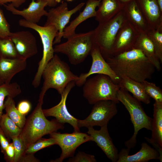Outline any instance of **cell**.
Returning <instances> with one entry per match:
<instances>
[{
	"label": "cell",
	"instance_id": "obj_37",
	"mask_svg": "<svg viewBox=\"0 0 162 162\" xmlns=\"http://www.w3.org/2000/svg\"><path fill=\"white\" fill-rule=\"evenodd\" d=\"M31 105L30 102L27 100H23L18 104L17 109L22 115L26 116L30 111Z\"/></svg>",
	"mask_w": 162,
	"mask_h": 162
},
{
	"label": "cell",
	"instance_id": "obj_30",
	"mask_svg": "<svg viewBox=\"0 0 162 162\" xmlns=\"http://www.w3.org/2000/svg\"><path fill=\"white\" fill-rule=\"evenodd\" d=\"M20 57L14 44L9 36L0 38V58H14Z\"/></svg>",
	"mask_w": 162,
	"mask_h": 162
},
{
	"label": "cell",
	"instance_id": "obj_4",
	"mask_svg": "<svg viewBox=\"0 0 162 162\" xmlns=\"http://www.w3.org/2000/svg\"><path fill=\"white\" fill-rule=\"evenodd\" d=\"M117 99L124 106L130 114L134 128V133L131 137L125 142L127 148H134L136 144V137L139 130L145 128L151 130L152 118L145 112L140 103L128 92L120 88L117 94Z\"/></svg>",
	"mask_w": 162,
	"mask_h": 162
},
{
	"label": "cell",
	"instance_id": "obj_17",
	"mask_svg": "<svg viewBox=\"0 0 162 162\" xmlns=\"http://www.w3.org/2000/svg\"><path fill=\"white\" fill-rule=\"evenodd\" d=\"M3 5L12 14L21 16L26 21L34 23L37 24L42 16H46L47 14V11L45 9L47 3L43 1L32 0L28 7L22 10L17 9L11 3Z\"/></svg>",
	"mask_w": 162,
	"mask_h": 162
},
{
	"label": "cell",
	"instance_id": "obj_33",
	"mask_svg": "<svg viewBox=\"0 0 162 162\" xmlns=\"http://www.w3.org/2000/svg\"><path fill=\"white\" fill-rule=\"evenodd\" d=\"M55 144H56V141L52 138L49 139L41 138L26 148V154H34L39 150Z\"/></svg>",
	"mask_w": 162,
	"mask_h": 162
},
{
	"label": "cell",
	"instance_id": "obj_38",
	"mask_svg": "<svg viewBox=\"0 0 162 162\" xmlns=\"http://www.w3.org/2000/svg\"><path fill=\"white\" fill-rule=\"evenodd\" d=\"M4 158L7 162H14L15 152L13 143H10L4 153Z\"/></svg>",
	"mask_w": 162,
	"mask_h": 162
},
{
	"label": "cell",
	"instance_id": "obj_43",
	"mask_svg": "<svg viewBox=\"0 0 162 162\" xmlns=\"http://www.w3.org/2000/svg\"><path fill=\"white\" fill-rule=\"evenodd\" d=\"M133 0H119V1L124 5Z\"/></svg>",
	"mask_w": 162,
	"mask_h": 162
},
{
	"label": "cell",
	"instance_id": "obj_29",
	"mask_svg": "<svg viewBox=\"0 0 162 162\" xmlns=\"http://www.w3.org/2000/svg\"><path fill=\"white\" fill-rule=\"evenodd\" d=\"M0 128L9 140L13 137L19 136L22 131V128H19L6 113H3L1 117Z\"/></svg>",
	"mask_w": 162,
	"mask_h": 162
},
{
	"label": "cell",
	"instance_id": "obj_31",
	"mask_svg": "<svg viewBox=\"0 0 162 162\" xmlns=\"http://www.w3.org/2000/svg\"><path fill=\"white\" fill-rule=\"evenodd\" d=\"M147 34L153 44L156 55L162 64V31L151 29Z\"/></svg>",
	"mask_w": 162,
	"mask_h": 162
},
{
	"label": "cell",
	"instance_id": "obj_46",
	"mask_svg": "<svg viewBox=\"0 0 162 162\" xmlns=\"http://www.w3.org/2000/svg\"><path fill=\"white\" fill-rule=\"evenodd\" d=\"M57 3H59L61 2L62 0H55Z\"/></svg>",
	"mask_w": 162,
	"mask_h": 162
},
{
	"label": "cell",
	"instance_id": "obj_47",
	"mask_svg": "<svg viewBox=\"0 0 162 162\" xmlns=\"http://www.w3.org/2000/svg\"><path fill=\"white\" fill-rule=\"evenodd\" d=\"M68 2H72L74 0H65Z\"/></svg>",
	"mask_w": 162,
	"mask_h": 162
},
{
	"label": "cell",
	"instance_id": "obj_5",
	"mask_svg": "<svg viewBox=\"0 0 162 162\" xmlns=\"http://www.w3.org/2000/svg\"><path fill=\"white\" fill-rule=\"evenodd\" d=\"M94 30L75 33L67 38L66 42L55 45L53 47L54 52L66 55L72 64H80L90 54L94 45Z\"/></svg>",
	"mask_w": 162,
	"mask_h": 162
},
{
	"label": "cell",
	"instance_id": "obj_40",
	"mask_svg": "<svg viewBox=\"0 0 162 162\" xmlns=\"http://www.w3.org/2000/svg\"><path fill=\"white\" fill-rule=\"evenodd\" d=\"M26 0H0V5H3L8 2L10 3L16 8H17L24 3Z\"/></svg>",
	"mask_w": 162,
	"mask_h": 162
},
{
	"label": "cell",
	"instance_id": "obj_10",
	"mask_svg": "<svg viewBox=\"0 0 162 162\" xmlns=\"http://www.w3.org/2000/svg\"><path fill=\"white\" fill-rule=\"evenodd\" d=\"M50 134L53 138L56 144L62 150L60 157L50 162H62L66 159L73 157L76 148L82 143L91 141V137L88 134L80 132L74 131L71 133H63L53 132Z\"/></svg>",
	"mask_w": 162,
	"mask_h": 162
},
{
	"label": "cell",
	"instance_id": "obj_1",
	"mask_svg": "<svg viewBox=\"0 0 162 162\" xmlns=\"http://www.w3.org/2000/svg\"><path fill=\"white\" fill-rule=\"evenodd\" d=\"M120 77L124 76L142 82L151 79L155 68L140 49L130 50L112 56L105 59Z\"/></svg>",
	"mask_w": 162,
	"mask_h": 162
},
{
	"label": "cell",
	"instance_id": "obj_14",
	"mask_svg": "<svg viewBox=\"0 0 162 162\" xmlns=\"http://www.w3.org/2000/svg\"><path fill=\"white\" fill-rule=\"evenodd\" d=\"M140 34L126 20L117 34L110 56L134 48Z\"/></svg>",
	"mask_w": 162,
	"mask_h": 162
},
{
	"label": "cell",
	"instance_id": "obj_39",
	"mask_svg": "<svg viewBox=\"0 0 162 162\" xmlns=\"http://www.w3.org/2000/svg\"><path fill=\"white\" fill-rule=\"evenodd\" d=\"M9 141L0 128V145L1 152L3 154L10 143Z\"/></svg>",
	"mask_w": 162,
	"mask_h": 162
},
{
	"label": "cell",
	"instance_id": "obj_26",
	"mask_svg": "<svg viewBox=\"0 0 162 162\" xmlns=\"http://www.w3.org/2000/svg\"><path fill=\"white\" fill-rule=\"evenodd\" d=\"M118 83L120 88L132 93L133 96L140 102L148 104L150 98L145 92L141 83L124 76L120 77Z\"/></svg>",
	"mask_w": 162,
	"mask_h": 162
},
{
	"label": "cell",
	"instance_id": "obj_24",
	"mask_svg": "<svg viewBox=\"0 0 162 162\" xmlns=\"http://www.w3.org/2000/svg\"><path fill=\"white\" fill-rule=\"evenodd\" d=\"M124 6L119 0H101L96 10L95 20L99 23L107 21L122 10Z\"/></svg>",
	"mask_w": 162,
	"mask_h": 162
},
{
	"label": "cell",
	"instance_id": "obj_35",
	"mask_svg": "<svg viewBox=\"0 0 162 162\" xmlns=\"http://www.w3.org/2000/svg\"><path fill=\"white\" fill-rule=\"evenodd\" d=\"M97 161L94 155L79 151L75 156L69 158L68 162H96Z\"/></svg>",
	"mask_w": 162,
	"mask_h": 162
},
{
	"label": "cell",
	"instance_id": "obj_45",
	"mask_svg": "<svg viewBox=\"0 0 162 162\" xmlns=\"http://www.w3.org/2000/svg\"><path fill=\"white\" fill-rule=\"evenodd\" d=\"M4 84L0 76V86Z\"/></svg>",
	"mask_w": 162,
	"mask_h": 162
},
{
	"label": "cell",
	"instance_id": "obj_2",
	"mask_svg": "<svg viewBox=\"0 0 162 162\" xmlns=\"http://www.w3.org/2000/svg\"><path fill=\"white\" fill-rule=\"evenodd\" d=\"M43 101H38L35 108L28 118L22 129L19 137L26 148L44 135L64 128V124L56 119L49 120L42 109Z\"/></svg>",
	"mask_w": 162,
	"mask_h": 162
},
{
	"label": "cell",
	"instance_id": "obj_22",
	"mask_svg": "<svg viewBox=\"0 0 162 162\" xmlns=\"http://www.w3.org/2000/svg\"><path fill=\"white\" fill-rule=\"evenodd\" d=\"M27 59L21 57L14 58H0V76L5 84H9L13 77L25 70Z\"/></svg>",
	"mask_w": 162,
	"mask_h": 162
},
{
	"label": "cell",
	"instance_id": "obj_9",
	"mask_svg": "<svg viewBox=\"0 0 162 162\" xmlns=\"http://www.w3.org/2000/svg\"><path fill=\"white\" fill-rule=\"evenodd\" d=\"M116 102L110 100H101L94 104L89 116L82 120L78 119V127H101L108 124L118 113Z\"/></svg>",
	"mask_w": 162,
	"mask_h": 162
},
{
	"label": "cell",
	"instance_id": "obj_23",
	"mask_svg": "<svg viewBox=\"0 0 162 162\" xmlns=\"http://www.w3.org/2000/svg\"><path fill=\"white\" fill-rule=\"evenodd\" d=\"M101 0H88L83 10L72 21L69 25L64 30L63 37L67 39L75 34L77 27L87 19L96 15V8L99 6Z\"/></svg>",
	"mask_w": 162,
	"mask_h": 162
},
{
	"label": "cell",
	"instance_id": "obj_13",
	"mask_svg": "<svg viewBox=\"0 0 162 162\" xmlns=\"http://www.w3.org/2000/svg\"><path fill=\"white\" fill-rule=\"evenodd\" d=\"M75 85V81L70 82L61 95V99L59 103L51 108L43 109V111L46 117H54L61 123L70 124L73 128L74 131L80 132V128L78 126V119L70 113L66 106L68 96Z\"/></svg>",
	"mask_w": 162,
	"mask_h": 162
},
{
	"label": "cell",
	"instance_id": "obj_6",
	"mask_svg": "<svg viewBox=\"0 0 162 162\" xmlns=\"http://www.w3.org/2000/svg\"><path fill=\"white\" fill-rule=\"evenodd\" d=\"M83 86V96L90 104L106 100L119 103L117 94L119 85L107 75L97 74L87 79Z\"/></svg>",
	"mask_w": 162,
	"mask_h": 162
},
{
	"label": "cell",
	"instance_id": "obj_34",
	"mask_svg": "<svg viewBox=\"0 0 162 162\" xmlns=\"http://www.w3.org/2000/svg\"><path fill=\"white\" fill-rule=\"evenodd\" d=\"M11 140L15 152L14 162H19L20 159L26 154V148L19 136L13 137Z\"/></svg>",
	"mask_w": 162,
	"mask_h": 162
},
{
	"label": "cell",
	"instance_id": "obj_3",
	"mask_svg": "<svg viewBox=\"0 0 162 162\" xmlns=\"http://www.w3.org/2000/svg\"><path fill=\"white\" fill-rule=\"evenodd\" d=\"M42 77L44 82L39 101H43L46 92L50 88L56 89L61 95L68 84L72 81L75 82L79 77L72 72L68 64L56 54L46 66Z\"/></svg>",
	"mask_w": 162,
	"mask_h": 162
},
{
	"label": "cell",
	"instance_id": "obj_8",
	"mask_svg": "<svg viewBox=\"0 0 162 162\" xmlns=\"http://www.w3.org/2000/svg\"><path fill=\"white\" fill-rule=\"evenodd\" d=\"M126 20L123 10L110 20L99 23L94 30V44L105 59L111 56L117 34Z\"/></svg>",
	"mask_w": 162,
	"mask_h": 162
},
{
	"label": "cell",
	"instance_id": "obj_28",
	"mask_svg": "<svg viewBox=\"0 0 162 162\" xmlns=\"http://www.w3.org/2000/svg\"><path fill=\"white\" fill-rule=\"evenodd\" d=\"M21 89L19 85L16 82L4 83L0 86V121L4 109L5 98L7 96L13 98L20 94Z\"/></svg>",
	"mask_w": 162,
	"mask_h": 162
},
{
	"label": "cell",
	"instance_id": "obj_7",
	"mask_svg": "<svg viewBox=\"0 0 162 162\" xmlns=\"http://www.w3.org/2000/svg\"><path fill=\"white\" fill-rule=\"evenodd\" d=\"M20 26L31 28L39 34L43 47V55L38 63L37 70L32 81V84L35 88L39 86L42 73L46 66L53 57L54 50L53 45L54 39L57 36L58 31L53 26H42L37 24L26 21L24 19L18 22Z\"/></svg>",
	"mask_w": 162,
	"mask_h": 162
},
{
	"label": "cell",
	"instance_id": "obj_36",
	"mask_svg": "<svg viewBox=\"0 0 162 162\" xmlns=\"http://www.w3.org/2000/svg\"><path fill=\"white\" fill-rule=\"evenodd\" d=\"M10 32V25L0 8V38L9 36Z\"/></svg>",
	"mask_w": 162,
	"mask_h": 162
},
{
	"label": "cell",
	"instance_id": "obj_32",
	"mask_svg": "<svg viewBox=\"0 0 162 162\" xmlns=\"http://www.w3.org/2000/svg\"><path fill=\"white\" fill-rule=\"evenodd\" d=\"M141 83L145 92L150 98L154 99L156 102L162 103V90L159 86L146 80Z\"/></svg>",
	"mask_w": 162,
	"mask_h": 162
},
{
	"label": "cell",
	"instance_id": "obj_41",
	"mask_svg": "<svg viewBox=\"0 0 162 162\" xmlns=\"http://www.w3.org/2000/svg\"><path fill=\"white\" fill-rule=\"evenodd\" d=\"M40 160L35 158L34 154H26L20 159L19 162H38Z\"/></svg>",
	"mask_w": 162,
	"mask_h": 162
},
{
	"label": "cell",
	"instance_id": "obj_18",
	"mask_svg": "<svg viewBox=\"0 0 162 162\" xmlns=\"http://www.w3.org/2000/svg\"><path fill=\"white\" fill-rule=\"evenodd\" d=\"M130 149L122 148L118 154L116 162H147L152 159L162 161L158 151L146 142L141 144L140 150L134 154L129 155Z\"/></svg>",
	"mask_w": 162,
	"mask_h": 162
},
{
	"label": "cell",
	"instance_id": "obj_21",
	"mask_svg": "<svg viewBox=\"0 0 162 162\" xmlns=\"http://www.w3.org/2000/svg\"><path fill=\"white\" fill-rule=\"evenodd\" d=\"M126 20L140 33L147 34L151 29L136 0L125 4L123 9Z\"/></svg>",
	"mask_w": 162,
	"mask_h": 162
},
{
	"label": "cell",
	"instance_id": "obj_20",
	"mask_svg": "<svg viewBox=\"0 0 162 162\" xmlns=\"http://www.w3.org/2000/svg\"><path fill=\"white\" fill-rule=\"evenodd\" d=\"M151 130V138H145L152 145L162 158V103L155 101L153 104V118Z\"/></svg>",
	"mask_w": 162,
	"mask_h": 162
},
{
	"label": "cell",
	"instance_id": "obj_11",
	"mask_svg": "<svg viewBox=\"0 0 162 162\" xmlns=\"http://www.w3.org/2000/svg\"><path fill=\"white\" fill-rule=\"evenodd\" d=\"M81 2L71 10H69L66 2H63L59 6L47 11V19L44 26H53L58 31L53 44L60 43L63 37L64 30L74 14L80 10L84 5Z\"/></svg>",
	"mask_w": 162,
	"mask_h": 162
},
{
	"label": "cell",
	"instance_id": "obj_15",
	"mask_svg": "<svg viewBox=\"0 0 162 162\" xmlns=\"http://www.w3.org/2000/svg\"><path fill=\"white\" fill-rule=\"evenodd\" d=\"M9 36L21 57L27 59L38 53L36 38L30 32L23 30L10 32Z\"/></svg>",
	"mask_w": 162,
	"mask_h": 162
},
{
	"label": "cell",
	"instance_id": "obj_12",
	"mask_svg": "<svg viewBox=\"0 0 162 162\" xmlns=\"http://www.w3.org/2000/svg\"><path fill=\"white\" fill-rule=\"evenodd\" d=\"M90 54L92 58L90 68L88 72L80 75L75 82V85L78 87L82 86L88 77L95 74L107 75L115 83L118 84L120 78L112 70L103 57L98 48L94 44Z\"/></svg>",
	"mask_w": 162,
	"mask_h": 162
},
{
	"label": "cell",
	"instance_id": "obj_44",
	"mask_svg": "<svg viewBox=\"0 0 162 162\" xmlns=\"http://www.w3.org/2000/svg\"><path fill=\"white\" fill-rule=\"evenodd\" d=\"M160 10L162 12V0H156Z\"/></svg>",
	"mask_w": 162,
	"mask_h": 162
},
{
	"label": "cell",
	"instance_id": "obj_27",
	"mask_svg": "<svg viewBox=\"0 0 162 162\" xmlns=\"http://www.w3.org/2000/svg\"><path fill=\"white\" fill-rule=\"evenodd\" d=\"M14 98L7 96L4 102V109L10 118L20 128L23 127L26 120L25 116L21 114L16 107Z\"/></svg>",
	"mask_w": 162,
	"mask_h": 162
},
{
	"label": "cell",
	"instance_id": "obj_25",
	"mask_svg": "<svg viewBox=\"0 0 162 162\" xmlns=\"http://www.w3.org/2000/svg\"><path fill=\"white\" fill-rule=\"evenodd\" d=\"M134 48L141 50L155 69L160 71L161 64L156 55L153 44L147 34H140Z\"/></svg>",
	"mask_w": 162,
	"mask_h": 162
},
{
	"label": "cell",
	"instance_id": "obj_19",
	"mask_svg": "<svg viewBox=\"0 0 162 162\" xmlns=\"http://www.w3.org/2000/svg\"><path fill=\"white\" fill-rule=\"evenodd\" d=\"M151 29L162 31V12L156 0H136Z\"/></svg>",
	"mask_w": 162,
	"mask_h": 162
},
{
	"label": "cell",
	"instance_id": "obj_42",
	"mask_svg": "<svg viewBox=\"0 0 162 162\" xmlns=\"http://www.w3.org/2000/svg\"><path fill=\"white\" fill-rule=\"evenodd\" d=\"M36 1H43L46 2L47 3V6L50 7H54L56 6L57 3L55 0H36Z\"/></svg>",
	"mask_w": 162,
	"mask_h": 162
},
{
	"label": "cell",
	"instance_id": "obj_16",
	"mask_svg": "<svg viewBox=\"0 0 162 162\" xmlns=\"http://www.w3.org/2000/svg\"><path fill=\"white\" fill-rule=\"evenodd\" d=\"M100 127L98 130L93 127H88L87 133L91 137V141L96 143L108 159L112 162H116L118 157V150L110 136L107 124Z\"/></svg>",
	"mask_w": 162,
	"mask_h": 162
}]
</instances>
